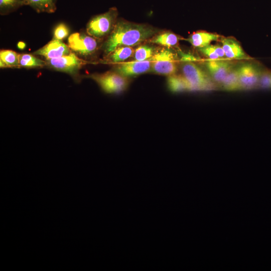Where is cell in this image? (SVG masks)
<instances>
[{
    "mask_svg": "<svg viewBox=\"0 0 271 271\" xmlns=\"http://www.w3.org/2000/svg\"><path fill=\"white\" fill-rule=\"evenodd\" d=\"M160 31L145 24L118 20L111 33L101 44L100 49L106 56L119 46L133 47L147 41Z\"/></svg>",
    "mask_w": 271,
    "mask_h": 271,
    "instance_id": "cell-1",
    "label": "cell"
},
{
    "mask_svg": "<svg viewBox=\"0 0 271 271\" xmlns=\"http://www.w3.org/2000/svg\"><path fill=\"white\" fill-rule=\"evenodd\" d=\"M181 71L188 84L189 91H211L216 90L218 86L209 74L193 62L183 63Z\"/></svg>",
    "mask_w": 271,
    "mask_h": 271,
    "instance_id": "cell-2",
    "label": "cell"
},
{
    "mask_svg": "<svg viewBox=\"0 0 271 271\" xmlns=\"http://www.w3.org/2000/svg\"><path fill=\"white\" fill-rule=\"evenodd\" d=\"M118 12L115 7L107 12L93 16L86 25V33L101 41L111 33L118 20Z\"/></svg>",
    "mask_w": 271,
    "mask_h": 271,
    "instance_id": "cell-3",
    "label": "cell"
},
{
    "mask_svg": "<svg viewBox=\"0 0 271 271\" xmlns=\"http://www.w3.org/2000/svg\"><path fill=\"white\" fill-rule=\"evenodd\" d=\"M100 41L87 33L77 32L69 36L68 46L77 56L86 60L95 55L98 49L101 48Z\"/></svg>",
    "mask_w": 271,
    "mask_h": 271,
    "instance_id": "cell-4",
    "label": "cell"
},
{
    "mask_svg": "<svg viewBox=\"0 0 271 271\" xmlns=\"http://www.w3.org/2000/svg\"><path fill=\"white\" fill-rule=\"evenodd\" d=\"M88 78L95 81L102 90L106 93H119L125 91L129 86L130 80L113 70L103 73H93Z\"/></svg>",
    "mask_w": 271,
    "mask_h": 271,
    "instance_id": "cell-5",
    "label": "cell"
},
{
    "mask_svg": "<svg viewBox=\"0 0 271 271\" xmlns=\"http://www.w3.org/2000/svg\"><path fill=\"white\" fill-rule=\"evenodd\" d=\"M46 67L70 75L75 80L80 78V70L88 62L71 52L69 54L60 58L45 60Z\"/></svg>",
    "mask_w": 271,
    "mask_h": 271,
    "instance_id": "cell-6",
    "label": "cell"
},
{
    "mask_svg": "<svg viewBox=\"0 0 271 271\" xmlns=\"http://www.w3.org/2000/svg\"><path fill=\"white\" fill-rule=\"evenodd\" d=\"M152 62L151 71L155 74L169 76L177 72L178 58L169 48L158 49Z\"/></svg>",
    "mask_w": 271,
    "mask_h": 271,
    "instance_id": "cell-7",
    "label": "cell"
},
{
    "mask_svg": "<svg viewBox=\"0 0 271 271\" xmlns=\"http://www.w3.org/2000/svg\"><path fill=\"white\" fill-rule=\"evenodd\" d=\"M237 68L242 91L258 89L263 68L252 63L244 64Z\"/></svg>",
    "mask_w": 271,
    "mask_h": 271,
    "instance_id": "cell-8",
    "label": "cell"
},
{
    "mask_svg": "<svg viewBox=\"0 0 271 271\" xmlns=\"http://www.w3.org/2000/svg\"><path fill=\"white\" fill-rule=\"evenodd\" d=\"M152 58L145 61L133 60L116 64L112 70L130 78L151 71Z\"/></svg>",
    "mask_w": 271,
    "mask_h": 271,
    "instance_id": "cell-9",
    "label": "cell"
},
{
    "mask_svg": "<svg viewBox=\"0 0 271 271\" xmlns=\"http://www.w3.org/2000/svg\"><path fill=\"white\" fill-rule=\"evenodd\" d=\"M71 52L68 45L62 41L53 39L33 54L41 57L44 60H48L60 58Z\"/></svg>",
    "mask_w": 271,
    "mask_h": 271,
    "instance_id": "cell-10",
    "label": "cell"
},
{
    "mask_svg": "<svg viewBox=\"0 0 271 271\" xmlns=\"http://www.w3.org/2000/svg\"><path fill=\"white\" fill-rule=\"evenodd\" d=\"M205 64L209 75L214 82L219 86L235 67L231 62L222 59H209L206 61Z\"/></svg>",
    "mask_w": 271,
    "mask_h": 271,
    "instance_id": "cell-11",
    "label": "cell"
},
{
    "mask_svg": "<svg viewBox=\"0 0 271 271\" xmlns=\"http://www.w3.org/2000/svg\"><path fill=\"white\" fill-rule=\"evenodd\" d=\"M220 41L226 58L236 60L247 58L240 44L235 39L228 37H221Z\"/></svg>",
    "mask_w": 271,
    "mask_h": 271,
    "instance_id": "cell-12",
    "label": "cell"
},
{
    "mask_svg": "<svg viewBox=\"0 0 271 271\" xmlns=\"http://www.w3.org/2000/svg\"><path fill=\"white\" fill-rule=\"evenodd\" d=\"M221 37L217 34L200 31L192 34L185 40L193 47L200 48L210 45L212 41L220 40Z\"/></svg>",
    "mask_w": 271,
    "mask_h": 271,
    "instance_id": "cell-13",
    "label": "cell"
},
{
    "mask_svg": "<svg viewBox=\"0 0 271 271\" xmlns=\"http://www.w3.org/2000/svg\"><path fill=\"white\" fill-rule=\"evenodd\" d=\"M134 51L132 47H118L111 53L105 56L102 62L115 64L123 62L133 55Z\"/></svg>",
    "mask_w": 271,
    "mask_h": 271,
    "instance_id": "cell-14",
    "label": "cell"
},
{
    "mask_svg": "<svg viewBox=\"0 0 271 271\" xmlns=\"http://www.w3.org/2000/svg\"><path fill=\"white\" fill-rule=\"evenodd\" d=\"M180 38L176 34L170 32H159L148 41L150 43L164 46L166 48L176 46Z\"/></svg>",
    "mask_w": 271,
    "mask_h": 271,
    "instance_id": "cell-15",
    "label": "cell"
},
{
    "mask_svg": "<svg viewBox=\"0 0 271 271\" xmlns=\"http://www.w3.org/2000/svg\"><path fill=\"white\" fill-rule=\"evenodd\" d=\"M57 0H25V5L31 7L36 12L54 13L57 10Z\"/></svg>",
    "mask_w": 271,
    "mask_h": 271,
    "instance_id": "cell-16",
    "label": "cell"
},
{
    "mask_svg": "<svg viewBox=\"0 0 271 271\" xmlns=\"http://www.w3.org/2000/svg\"><path fill=\"white\" fill-rule=\"evenodd\" d=\"M222 90L229 92L242 91L237 68L234 67L219 85Z\"/></svg>",
    "mask_w": 271,
    "mask_h": 271,
    "instance_id": "cell-17",
    "label": "cell"
},
{
    "mask_svg": "<svg viewBox=\"0 0 271 271\" xmlns=\"http://www.w3.org/2000/svg\"><path fill=\"white\" fill-rule=\"evenodd\" d=\"M20 68H41L46 67L45 60L40 59L33 54H19Z\"/></svg>",
    "mask_w": 271,
    "mask_h": 271,
    "instance_id": "cell-18",
    "label": "cell"
},
{
    "mask_svg": "<svg viewBox=\"0 0 271 271\" xmlns=\"http://www.w3.org/2000/svg\"><path fill=\"white\" fill-rule=\"evenodd\" d=\"M167 77V86L171 92L179 93L189 91L188 84L182 74L176 73Z\"/></svg>",
    "mask_w": 271,
    "mask_h": 271,
    "instance_id": "cell-19",
    "label": "cell"
},
{
    "mask_svg": "<svg viewBox=\"0 0 271 271\" xmlns=\"http://www.w3.org/2000/svg\"><path fill=\"white\" fill-rule=\"evenodd\" d=\"M0 67L20 68L19 54L12 50L0 51Z\"/></svg>",
    "mask_w": 271,
    "mask_h": 271,
    "instance_id": "cell-20",
    "label": "cell"
},
{
    "mask_svg": "<svg viewBox=\"0 0 271 271\" xmlns=\"http://www.w3.org/2000/svg\"><path fill=\"white\" fill-rule=\"evenodd\" d=\"M158 50L157 48L152 45H140L134 51L133 60L141 61L151 59Z\"/></svg>",
    "mask_w": 271,
    "mask_h": 271,
    "instance_id": "cell-21",
    "label": "cell"
},
{
    "mask_svg": "<svg viewBox=\"0 0 271 271\" xmlns=\"http://www.w3.org/2000/svg\"><path fill=\"white\" fill-rule=\"evenodd\" d=\"M24 6L25 0H0V14L8 15Z\"/></svg>",
    "mask_w": 271,
    "mask_h": 271,
    "instance_id": "cell-22",
    "label": "cell"
},
{
    "mask_svg": "<svg viewBox=\"0 0 271 271\" xmlns=\"http://www.w3.org/2000/svg\"><path fill=\"white\" fill-rule=\"evenodd\" d=\"M258 89L271 90V70L263 69L260 77Z\"/></svg>",
    "mask_w": 271,
    "mask_h": 271,
    "instance_id": "cell-23",
    "label": "cell"
},
{
    "mask_svg": "<svg viewBox=\"0 0 271 271\" xmlns=\"http://www.w3.org/2000/svg\"><path fill=\"white\" fill-rule=\"evenodd\" d=\"M69 34L68 27L64 23H60L56 26L54 30L53 39L62 41Z\"/></svg>",
    "mask_w": 271,
    "mask_h": 271,
    "instance_id": "cell-24",
    "label": "cell"
},
{
    "mask_svg": "<svg viewBox=\"0 0 271 271\" xmlns=\"http://www.w3.org/2000/svg\"><path fill=\"white\" fill-rule=\"evenodd\" d=\"M199 51L209 58L210 60H220L216 48V45H209L204 47L198 48Z\"/></svg>",
    "mask_w": 271,
    "mask_h": 271,
    "instance_id": "cell-25",
    "label": "cell"
},
{
    "mask_svg": "<svg viewBox=\"0 0 271 271\" xmlns=\"http://www.w3.org/2000/svg\"><path fill=\"white\" fill-rule=\"evenodd\" d=\"M26 44L23 42H20L18 44V47L20 49H23L25 47Z\"/></svg>",
    "mask_w": 271,
    "mask_h": 271,
    "instance_id": "cell-26",
    "label": "cell"
}]
</instances>
